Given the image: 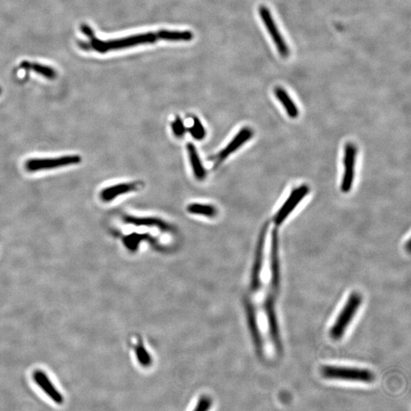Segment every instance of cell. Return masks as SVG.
Wrapping results in <instances>:
<instances>
[{"label": "cell", "mask_w": 411, "mask_h": 411, "mask_svg": "<svg viewBox=\"0 0 411 411\" xmlns=\"http://www.w3.org/2000/svg\"><path fill=\"white\" fill-rule=\"evenodd\" d=\"M259 13L260 18L263 21V24L266 26V30L269 32V35L272 37L274 44L276 45L279 54L283 57H287L290 54V50L286 43L285 40L283 37L281 31L278 29L275 21L272 18V14L269 12V9L264 6H261L259 8Z\"/></svg>", "instance_id": "obj_8"}, {"label": "cell", "mask_w": 411, "mask_h": 411, "mask_svg": "<svg viewBox=\"0 0 411 411\" xmlns=\"http://www.w3.org/2000/svg\"><path fill=\"white\" fill-rule=\"evenodd\" d=\"M171 129L172 133L176 138H181L188 132V128L185 125L182 119L180 117H176L175 119L171 122Z\"/></svg>", "instance_id": "obj_19"}, {"label": "cell", "mask_w": 411, "mask_h": 411, "mask_svg": "<svg viewBox=\"0 0 411 411\" xmlns=\"http://www.w3.org/2000/svg\"><path fill=\"white\" fill-rule=\"evenodd\" d=\"M122 220L126 225H134V226L150 227V228H157L162 233H172L174 231L172 225L168 223L166 221L160 218L146 217V216H136L132 215L123 214L122 216Z\"/></svg>", "instance_id": "obj_9"}, {"label": "cell", "mask_w": 411, "mask_h": 411, "mask_svg": "<svg viewBox=\"0 0 411 411\" xmlns=\"http://www.w3.org/2000/svg\"><path fill=\"white\" fill-rule=\"evenodd\" d=\"M254 135V130L249 126H244L225 147L210 158L213 169H217L233 153L243 147Z\"/></svg>", "instance_id": "obj_4"}, {"label": "cell", "mask_w": 411, "mask_h": 411, "mask_svg": "<svg viewBox=\"0 0 411 411\" xmlns=\"http://www.w3.org/2000/svg\"><path fill=\"white\" fill-rule=\"evenodd\" d=\"M82 161L79 155L61 156L57 158H33L28 159L25 163V168L28 172L54 169L62 167L78 165Z\"/></svg>", "instance_id": "obj_5"}, {"label": "cell", "mask_w": 411, "mask_h": 411, "mask_svg": "<svg viewBox=\"0 0 411 411\" xmlns=\"http://www.w3.org/2000/svg\"><path fill=\"white\" fill-rule=\"evenodd\" d=\"M188 132L191 134V136L196 141H201L205 139L207 135V130L203 126L200 119L197 117H193L192 126L188 128Z\"/></svg>", "instance_id": "obj_18"}, {"label": "cell", "mask_w": 411, "mask_h": 411, "mask_svg": "<svg viewBox=\"0 0 411 411\" xmlns=\"http://www.w3.org/2000/svg\"><path fill=\"white\" fill-rule=\"evenodd\" d=\"M187 152L194 177L197 180H204L207 177V171L200 159L197 147L191 143H188L187 145Z\"/></svg>", "instance_id": "obj_12"}, {"label": "cell", "mask_w": 411, "mask_h": 411, "mask_svg": "<svg viewBox=\"0 0 411 411\" xmlns=\"http://www.w3.org/2000/svg\"><path fill=\"white\" fill-rule=\"evenodd\" d=\"M356 155L357 148L353 143H347L344 147V174L342 177L340 189L344 194H347L353 188L355 177V166H356Z\"/></svg>", "instance_id": "obj_6"}, {"label": "cell", "mask_w": 411, "mask_h": 411, "mask_svg": "<svg viewBox=\"0 0 411 411\" xmlns=\"http://www.w3.org/2000/svg\"><path fill=\"white\" fill-rule=\"evenodd\" d=\"M143 187L141 181L123 182L111 185L104 188L100 193L101 200L105 203L113 201L118 197L130 194L134 191H139Z\"/></svg>", "instance_id": "obj_10"}, {"label": "cell", "mask_w": 411, "mask_h": 411, "mask_svg": "<svg viewBox=\"0 0 411 411\" xmlns=\"http://www.w3.org/2000/svg\"><path fill=\"white\" fill-rule=\"evenodd\" d=\"M22 67L31 69L33 71L46 77L47 79H54L57 77V73L53 68L39 63H30L28 62L22 63Z\"/></svg>", "instance_id": "obj_16"}, {"label": "cell", "mask_w": 411, "mask_h": 411, "mask_svg": "<svg viewBox=\"0 0 411 411\" xmlns=\"http://www.w3.org/2000/svg\"><path fill=\"white\" fill-rule=\"evenodd\" d=\"M321 373L324 378L331 380L369 384L373 382L375 379L373 372L366 369L355 367L324 366L321 370Z\"/></svg>", "instance_id": "obj_3"}, {"label": "cell", "mask_w": 411, "mask_h": 411, "mask_svg": "<svg viewBox=\"0 0 411 411\" xmlns=\"http://www.w3.org/2000/svg\"><path fill=\"white\" fill-rule=\"evenodd\" d=\"M82 31L92 39V45L96 51L99 53H105L110 51L124 49L130 48L135 45L146 44V43H153L156 41L157 34L153 33H146V34H138V35L129 36L123 38L116 39V40H103L96 38L93 35V31L89 27L83 25Z\"/></svg>", "instance_id": "obj_1"}, {"label": "cell", "mask_w": 411, "mask_h": 411, "mask_svg": "<svg viewBox=\"0 0 411 411\" xmlns=\"http://www.w3.org/2000/svg\"><path fill=\"white\" fill-rule=\"evenodd\" d=\"M274 94H275V96L279 100V102L282 104L289 117L293 119L298 117L299 114V109H298L297 106L293 102V99L289 96L288 93L284 88H281V87H277L274 89Z\"/></svg>", "instance_id": "obj_13"}, {"label": "cell", "mask_w": 411, "mask_h": 411, "mask_svg": "<svg viewBox=\"0 0 411 411\" xmlns=\"http://www.w3.org/2000/svg\"><path fill=\"white\" fill-rule=\"evenodd\" d=\"M32 379L37 387L54 403L57 404H62L63 403V396L57 389L47 373L40 370H35L33 373Z\"/></svg>", "instance_id": "obj_11"}, {"label": "cell", "mask_w": 411, "mask_h": 411, "mask_svg": "<svg viewBox=\"0 0 411 411\" xmlns=\"http://www.w3.org/2000/svg\"><path fill=\"white\" fill-rule=\"evenodd\" d=\"M143 240H150V242H156V240L155 241L154 238L150 236V234H141V233H134L123 238V243L129 249H134V248H136L141 243V241Z\"/></svg>", "instance_id": "obj_17"}, {"label": "cell", "mask_w": 411, "mask_h": 411, "mask_svg": "<svg viewBox=\"0 0 411 411\" xmlns=\"http://www.w3.org/2000/svg\"><path fill=\"white\" fill-rule=\"evenodd\" d=\"M158 38L168 41H190L194 37L192 32L188 31H168L162 30L157 34Z\"/></svg>", "instance_id": "obj_15"}, {"label": "cell", "mask_w": 411, "mask_h": 411, "mask_svg": "<svg viewBox=\"0 0 411 411\" xmlns=\"http://www.w3.org/2000/svg\"><path fill=\"white\" fill-rule=\"evenodd\" d=\"M1 93H2V89H1V88H0V94H1Z\"/></svg>", "instance_id": "obj_20"}, {"label": "cell", "mask_w": 411, "mask_h": 411, "mask_svg": "<svg viewBox=\"0 0 411 411\" xmlns=\"http://www.w3.org/2000/svg\"><path fill=\"white\" fill-rule=\"evenodd\" d=\"M308 192L309 188L305 185H301L292 191L288 198L274 216L273 222L275 226L278 228L280 225H282L283 222L287 219L289 215L293 213L295 208L305 198Z\"/></svg>", "instance_id": "obj_7"}, {"label": "cell", "mask_w": 411, "mask_h": 411, "mask_svg": "<svg viewBox=\"0 0 411 411\" xmlns=\"http://www.w3.org/2000/svg\"><path fill=\"white\" fill-rule=\"evenodd\" d=\"M188 213L194 216L214 218L217 216L218 210L215 206L208 203H192L187 207Z\"/></svg>", "instance_id": "obj_14"}, {"label": "cell", "mask_w": 411, "mask_h": 411, "mask_svg": "<svg viewBox=\"0 0 411 411\" xmlns=\"http://www.w3.org/2000/svg\"><path fill=\"white\" fill-rule=\"evenodd\" d=\"M362 298L359 293H351L330 329V337L339 340L344 337L356 313L362 305Z\"/></svg>", "instance_id": "obj_2"}]
</instances>
